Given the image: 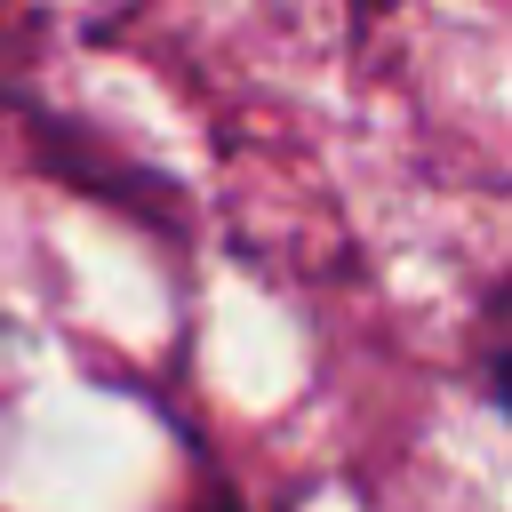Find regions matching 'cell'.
I'll return each mask as SVG.
<instances>
[{
  "label": "cell",
  "mask_w": 512,
  "mask_h": 512,
  "mask_svg": "<svg viewBox=\"0 0 512 512\" xmlns=\"http://www.w3.org/2000/svg\"><path fill=\"white\" fill-rule=\"evenodd\" d=\"M488 392H496V408H504V416H512V352H504V360H496V368H488Z\"/></svg>",
  "instance_id": "1"
},
{
  "label": "cell",
  "mask_w": 512,
  "mask_h": 512,
  "mask_svg": "<svg viewBox=\"0 0 512 512\" xmlns=\"http://www.w3.org/2000/svg\"><path fill=\"white\" fill-rule=\"evenodd\" d=\"M200 512H240V504H232V496H208V504H200Z\"/></svg>",
  "instance_id": "2"
}]
</instances>
